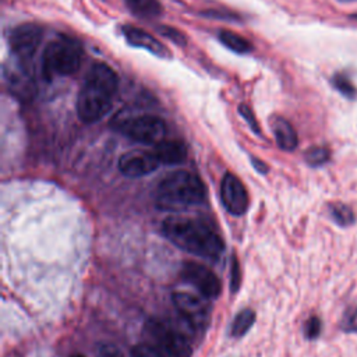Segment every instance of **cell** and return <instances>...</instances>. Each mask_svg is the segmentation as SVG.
<instances>
[{"label": "cell", "instance_id": "1", "mask_svg": "<svg viewBox=\"0 0 357 357\" xmlns=\"http://www.w3.org/2000/svg\"><path fill=\"white\" fill-rule=\"evenodd\" d=\"M119 88V77L106 63H93L77 96V114L84 123L103 119L112 109Z\"/></svg>", "mask_w": 357, "mask_h": 357}, {"label": "cell", "instance_id": "2", "mask_svg": "<svg viewBox=\"0 0 357 357\" xmlns=\"http://www.w3.org/2000/svg\"><path fill=\"white\" fill-rule=\"evenodd\" d=\"M162 231L174 245L198 257L215 259L225 248L220 236L195 219L166 218L162 223Z\"/></svg>", "mask_w": 357, "mask_h": 357}, {"label": "cell", "instance_id": "3", "mask_svg": "<svg viewBox=\"0 0 357 357\" xmlns=\"http://www.w3.org/2000/svg\"><path fill=\"white\" fill-rule=\"evenodd\" d=\"M206 195L201 178L190 172H173L163 177L156 190V201L165 209H184L204 202Z\"/></svg>", "mask_w": 357, "mask_h": 357}, {"label": "cell", "instance_id": "4", "mask_svg": "<svg viewBox=\"0 0 357 357\" xmlns=\"http://www.w3.org/2000/svg\"><path fill=\"white\" fill-rule=\"evenodd\" d=\"M82 57V45L75 38L59 35L43 50L42 74L47 81L59 75H71L79 68Z\"/></svg>", "mask_w": 357, "mask_h": 357}, {"label": "cell", "instance_id": "5", "mask_svg": "<svg viewBox=\"0 0 357 357\" xmlns=\"http://www.w3.org/2000/svg\"><path fill=\"white\" fill-rule=\"evenodd\" d=\"M145 331L148 336L155 342L156 347L165 351L169 357L191 356L192 349L187 335L170 322H166L160 318H151L145 325Z\"/></svg>", "mask_w": 357, "mask_h": 357}, {"label": "cell", "instance_id": "6", "mask_svg": "<svg viewBox=\"0 0 357 357\" xmlns=\"http://www.w3.org/2000/svg\"><path fill=\"white\" fill-rule=\"evenodd\" d=\"M119 128L130 139L148 145L159 144L166 134L165 121L152 114H141L123 120Z\"/></svg>", "mask_w": 357, "mask_h": 357}, {"label": "cell", "instance_id": "7", "mask_svg": "<svg viewBox=\"0 0 357 357\" xmlns=\"http://www.w3.org/2000/svg\"><path fill=\"white\" fill-rule=\"evenodd\" d=\"M43 38V28L33 22L15 26L8 36V45L13 56L20 63L29 61L36 53Z\"/></svg>", "mask_w": 357, "mask_h": 357}, {"label": "cell", "instance_id": "8", "mask_svg": "<svg viewBox=\"0 0 357 357\" xmlns=\"http://www.w3.org/2000/svg\"><path fill=\"white\" fill-rule=\"evenodd\" d=\"M172 301L183 319L194 329H204L211 317V308L205 298L188 291H174Z\"/></svg>", "mask_w": 357, "mask_h": 357}, {"label": "cell", "instance_id": "9", "mask_svg": "<svg viewBox=\"0 0 357 357\" xmlns=\"http://www.w3.org/2000/svg\"><path fill=\"white\" fill-rule=\"evenodd\" d=\"M181 276L206 298H216L220 294L222 286L219 278L202 264L185 262L181 268Z\"/></svg>", "mask_w": 357, "mask_h": 357}, {"label": "cell", "instance_id": "10", "mask_svg": "<svg viewBox=\"0 0 357 357\" xmlns=\"http://www.w3.org/2000/svg\"><path fill=\"white\" fill-rule=\"evenodd\" d=\"M159 159L155 155V152H146V151H128L124 155H121L119 160V169L120 172L127 177H142L159 166Z\"/></svg>", "mask_w": 357, "mask_h": 357}, {"label": "cell", "instance_id": "11", "mask_svg": "<svg viewBox=\"0 0 357 357\" xmlns=\"http://www.w3.org/2000/svg\"><path fill=\"white\" fill-rule=\"evenodd\" d=\"M220 197L231 215H243L248 208V195L243 183L231 173H226L220 184Z\"/></svg>", "mask_w": 357, "mask_h": 357}, {"label": "cell", "instance_id": "12", "mask_svg": "<svg viewBox=\"0 0 357 357\" xmlns=\"http://www.w3.org/2000/svg\"><path fill=\"white\" fill-rule=\"evenodd\" d=\"M121 31H123L126 40L131 46L145 49L158 57H169V54H170L169 49L162 42H159L155 36L148 33L146 31L132 26V25H124Z\"/></svg>", "mask_w": 357, "mask_h": 357}, {"label": "cell", "instance_id": "13", "mask_svg": "<svg viewBox=\"0 0 357 357\" xmlns=\"http://www.w3.org/2000/svg\"><path fill=\"white\" fill-rule=\"evenodd\" d=\"M155 155L160 163L180 165L187 159V146L184 142L177 139H163L155 145Z\"/></svg>", "mask_w": 357, "mask_h": 357}, {"label": "cell", "instance_id": "14", "mask_svg": "<svg viewBox=\"0 0 357 357\" xmlns=\"http://www.w3.org/2000/svg\"><path fill=\"white\" fill-rule=\"evenodd\" d=\"M271 127H272L276 144L280 149L293 151L297 146V144H298L297 132L286 119H283L280 116H275L271 120Z\"/></svg>", "mask_w": 357, "mask_h": 357}, {"label": "cell", "instance_id": "15", "mask_svg": "<svg viewBox=\"0 0 357 357\" xmlns=\"http://www.w3.org/2000/svg\"><path fill=\"white\" fill-rule=\"evenodd\" d=\"M130 11L139 18H156L162 14L159 0H126Z\"/></svg>", "mask_w": 357, "mask_h": 357}, {"label": "cell", "instance_id": "16", "mask_svg": "<svg viewBox=\"0 0 357 357\" xmlns=\"http://www.w3.org/2000/svg\"><path fill=\"white\" fill-rule=\"evenodd\" d=\"M219 40L234 53L245 54L252 50V45L245 38H243L241 35H238L236 32L227 31V29H223L219 32Z\"/></svg>", "mask_w": 357, "mask_h": 357}, {"label": "cell", "instance_id": "17", "mask_svg": "<svg viewBox=\"0 0 357 357\" xmlns=\"http://www.w3.org/2000/svg\"><path fill=\"white\" fill-rule=\"evenodd\" d=\"M255 321V312L250 308L241 310L231 324V335L233 336H243L248 332V329L252 326Z\"/></svg>", "mask_w": 357, "mask_h": 357}, {"label": "cell", "instance_id": "18", "mask_svg": "<svg viewBox=\"0 0 357 357\" xmlns=\"http://www.w3.org/2000/svg\"><path fill=\"white\" fill-rule=\"evenodd\" d=\"M329 213L331 218L336 222V225L342 227H349L354 223V212L350 206L344 204H331Z\"/></svg>", "mask_w": 357, "mask_h": 357}, {"label": "cell", "instance_id": "19", "mask_svg": "<svg viewBox=\"0 0 357 357\" xmlns=\"http://www.w3.org/2000/svg\"><path fill=\"white\" fill-rule=\"evenodd\" d=\"M332 85L347 99H354L357 96V88L346 73H336L332 77Z\"/></svg>", "mask_w": 357, "mask_h": 357}, {"label": "cell", "instance_id": "20", "mask_svg": "<svg viewBox=\"0 0 357 357\" xmlns=\"http://www.w3.org/2000/svg\"><path fill=\"white\" fill-rule=\"evenodd\" d=\"M329 158H331V152L324 146H312L304 155L305 162L314 167L325 165L329 160Z\"/></svg>", "mask_w": 357, "mask_h": 357}, {"label": "cell", "instance_id": "21", "mask_svg": "<svg viewBox=\"0 0 357 357\" xmlns=\"http://www.w3.org/2000/svg\"><path fill=\"white\" fill-rule=\"evenodd\" d=\"M131 357H169V356L156 346L141 343L131 349Z\"/></svg>", "mask_w": 357, "mask_h": 357}, {"label": "cell", "instance_id": "22", "mask_svg": "<svg viewBox=\"0 0 357 357\" xmlns=\"http://www.w3.org/2000/svg\"><path fill=\"white\" fill-rule=\"evenodd\" d=\"M156 31L158 33H160L162 36L167 38L170 42L178 45V46H185L187 43V38L183 32H180L178 29L173 28V26H169V25H159L156 26Z\"/></svg>", "mask_w": 357, "mask_h": 357}, {"label": "cell", "instance_id": "23", "mask_svg": "<svg viewBox=\"0 0 357 357\" xmlns=\"http://www.w3.org/2000/svg\"><path fill=\"white\" fill-rule=\"evenodd\" d=\"M321 319L318 317H311L308 318V321L304 324V335L307 339H315L319 336L321 333Z\"/></svg>", "mask_w": 357, "mask_h": 357}, {"label": "cell", "instance_id": "24", "mask_svg": "<svg viewBox=\"0 0 357 357\" xmlns=\"http://www.w3.org/2000/svg\"><path fill=\"white\" fill-rule=\"evenodd\" d=\"M238 112H240V114L243 116V119L245 120V123H248V126L251 127V130H252L255 134H261L259 126H258L257 119L254 117V113H252V110L250 109V106H247L245 103H241V105L238 106Z\"/></svg>", "mask_w": 357, "mask_h": 357}, {"label": "cell", "instance_id": "25", "mask_svg": "<svg viewBox=\"0 0 357 357\" xmlns=\"http://www.w3.org/2000/svg\"><path fill=\"white\" fill-rule=\"evenodd\" d=\"M98 357H124L123 353L120 351L119 347H116L114 344L110 343H105L99 347L98 351Z\"/></svg>", "mask_w": 357, "mask_h": 357}, {"label": "cell", "instance_id": "26", "mask_svg": "<svg viewBox=\"0 0 357 357\" xmlns=\"http://www.w3.org/2000/svg\"><path fill=\"white\" fill-rule=\"evenodd\" d=\"M342 328H343V331L357 333V308L350 311V314L344 318V321L342 324Z\"/></svg>", "mask_w": 357, "mask_h": 357}, {"label": "cell", "instance_id": "27", "mask_svg": "<svg viewBox=\"0 0 357 357\" xmlns=\"http://www.w3.org/2000/svg\"><path fill=\"white\" fill-rule=\"evenodd\" d=\"M202 15L205 17H213V18H231V20H237L238 15L236 14H230V13H220V11H216V10H205L202 11Z\"/></svg>", "mask_w": 357, "mask_h": 357}, {"label": "cell", "instance_id": "28", "mask_svg": "<svg viewBox=\"0 0 357 357\" xmlns=\"http://www.w3.org/2000/svg\"><path fill=\"white\" fill-rule=\"evenodd\" d=\"M240 271H238V264L237 259L233 258V264H231V290H237L238 283H240Z\"/></svg>", "mask_w": 357, "mask_h": 357}, {"label": "cell", "instance_id": "29", "mask_svg": "<svg viewBox=\"0 0 357 357\" xmlns=\"http://www.w3.org/2000/svg\"><path fill=\"white\" fill-rule=\"evenodd\" d=\"M251 160H252V165H254V167L259 172V173H265L266 170H268V167H266V165L265 163H262L259 159H255V158H251Z\"/></svg>", "mask_w": 357, "mask_h": 357}, {"label": "cell", "instance_id": "30", "mask_svg": "<svg viewBox=\"0 0 357 357\" xmlns=\"http://www.w3.org/2000/svg\"><path fill=\"white\" fill-rule=\"evenodd\" d=\"M71 357H84V356L82 354H73Z\"/></svg>", "mask_w": 357, "mask_h": 357}, {"label": "cell", "instance_id": "31", "mask_svg": "<svg viewBox=\"0 0 357 357\" xmlns=\"http://www.w3.org/2000/svg\"><path fill=\"white\" fill-rule=\"evenodd\" d=\"M340 1H350V0H340Z\"/></svg>", "mask_w": 357, "mask_h": 357}]
</instances>
